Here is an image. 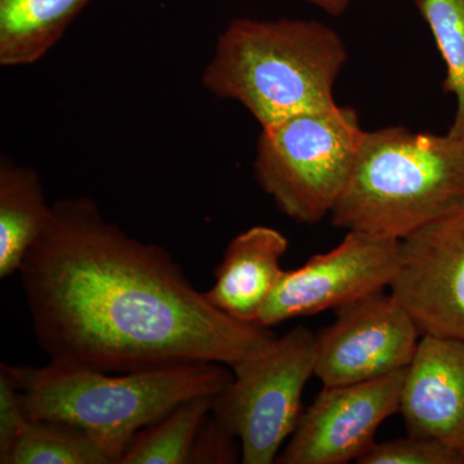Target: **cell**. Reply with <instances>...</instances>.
I'll use <instances>...</instances> for the list:
<instances>
[{
	"label": "cell",
	"mask_w": 464,
	"mask_h": 464,
	"mask_svg": "<svg viewBox=\"0 0 464 464\" xmlns=\"http://www.w3.org/2000/svg\"><path fill=\"white\" fill-rule=\"evenodd\" d=\"M20 274L34 334L58 364L108 373L232 368L277 338L212 306L167 249L130 237L90 198L52 204Z\"/></svg>",
	"instance_id": "1"
},
{
	"label": "cell",
	"mask_w": 464,
	"mask_h": 464,
	"mask_svg": "<svg viewBox=\"0 0 464 464\" xmlns=\"http://www.w3.org/2000/svg\"><path fill=\"white\" fill-rule=\"evenodd\" d=\"M346 61L341 36L319 21L237 18L219 35L201 82L265 128L337 105L333 88Z\"/></svg>",
	"instance_id": "2"
},
{
	"label": "cell",
	"mask_w": 464,
	"mask_h": 464,
	"mask_svg": "<svg viewBox=\"0 0 464 464\" xmlns=\"http://www.w3.org/2000/svg\"><path fill=\"white\" fill-rule=\"evenodd\" d=\"M464 201V139L390 127L366 133L333 225L402 240Z\"/></svg>",
	"instance_id": "3"
},
{
	"label": "cell",
	"mask_w": 464,
	"mask_h": 464,
	"mask_svg": "<svg viewBox=\"0 0 464 464\" xmlns=\"http://www.w3.org/2000/svg\"><path fill=\"white\" fill-rule=\"evenodd\" d=\"M5 366L20 391L29 420H63L130 440L182 402L216 396L234 377L218 362L119 374L53 362Z\"/></svg>",
	"instance_id": "4"
},
{
	"label": "cell",
	"mask_w": 464,
	"mask_h": 464,
	"mask_svg": "<svg viewBox=\"0 0 464 464\" xmlns=\"http://www.w3.org/2000/svg\"><path fill=\"white\" fill-rule=\"evenodd\" d=\"M365 134L355 110L338 105L262 128L257 181L284 215L317 224L340 199Z\"/></svg>",
	"instance_id": "5"
},
{
	"label": "cell",
	"mask_w": 464,
	"mask_h": 464,
	"mask_svg": "<svg viewBox=\"0 0 464 464\" xmlns=\"http://www.w3.org/2000/svg\"><path fill=\"white\" fill-rule=\"evenodd\" d=\"M212 415L239 440L244 464L276 463L302 414V393L315 371V334L297 326L258 355L232 366Z\"/></svg>",
	"instance_id": "6"
},
{
	"label": "cell",
	"mask_w": 464,
	"mask_h": 464,
	"mask_svg": "<svg viewBox=\"0 0 464 464\" xmlns=\"http://www.w3.org/2000/svg\"><path fill=\"white\" fill-rule=\"evenodd\" d=\"M401 240L348 231L340 246L284 271L257 319L279 325L302 316L335 310L392 285L399 271Z\"/></svg>",
	"instance_id": "7"
},
{
	"label": "cell",
	"mask_w": 464,
	"mask_h": 464,
	"mask_svg": "<svg viewBox=\"0 0 464 464\" xmlns=\"http://www.w3.org/2000/svg\"><path fill=\"white\" fill-rule=\"evenodd\" d=\"M315 334V371L323 386L362 383L408 369L422 333L392 293H374L335 308Z\"/></svg>",
	"instance_id": "8"
},
{
	"label": "cell",
	"mask_w": 464,
	"mask_h": 464,
	"mask_svg": "<svg viewBox=\"0 0 464 464\" xmlns=\"http://www.w3.org/2000/svg\"><path fill=\"white\" fill-rule=\"evenodd\" d=\"M390 289L422 335L464 340V201L401 240Z\"/></svg>",
	"instance_id": "9"
},
{
	"label": "cell",
	"mask_w": 464,
	"mask_h": 464,
	"mask_svg": "<svg viewBox=\"0 0 464 464\" xmlns=\"http://www.w3.org/2000/svg\"><path fill=\"white\" fill-rule=\"evenodd\" d=\"M406 369L362 383L324 386L299 418L276 463L346 464L373 447L381 424L400 413Z\"/></svg>",
	"instance_id": "10"
},
{
	"label": "cell",
	"mask_w": 464,
	"mask_h": 464,
	"mask_svg": "<svg viewBox=\"0 0 464 464\" xmlns=\"http://www.w3.org/2000/svg\"><path fill=\"white\" fill-rule=\"evenodd\" d=\"M400 413L406 432L439 440L464 458V340L422 335L406 369Z\"/></svg>",
	"instance_id": "11"
},
{
	"label": "cell",
	"mask_w": 464,
	"mask_h": 464,
	"mask_svg": "<svg viewBox=\"0 0 464 464\" xmlns=\"http://www.w3.org/2000/svg\"><path fill=\"white\" fill-rule=\"evenodd\" d=\"M288 246L285 235L276 228L255 226L241 232L228 244L215 270V285L204 297L234 319L257 323L262 307L283 276L280 261Z\"/></svg>",
	"instance_id": "12"
},
{
	"label": "cell",
	"mask_w": 464,
	"mask_h": 464,
	"mask_svg": "<svg viewBox=\"0 0 464 464\" xmlns=\"http://www.w3.org/2000/svg\"><path fill=\"white\" fill-rule=\"evenodd\" d=\"M41 179L35 169L7 158L0 164V277L20 271L27 253L50 224Z\"/></svg>",
	"instance_id": "13"
},
{
	"label": "cell",
	"mask_w": 464,
	"mask_h": 464,
	"mask_svg": "<svg viewBox=\"0 0 464 464\" xmlns=\"http://www.w3.org/2000/svg\"><path fill=\"white\" fill-rule=\"evenodd\" d=\"M92 0H0V65H32Z\"/></svg>",
	"instance_id": "14"
},
{
	"label": "cell",
	"mask_w": 464,
	"mask_h": 464,
	"mask_svg": "<svg viewBox=\"0 0 464 464\" xmlns=\"http://www.w3.org/2000/svg\"><path fill=\"white\" fill-rule=\"evenodd\" d=\"M130 442L63 420H30L8 464H121Z\"/></svg>",
	"instance_id": "15"
},
{
	"label": "cell",
	"mask_w": 464,
	"mask_h": 464,
	"mask_svg": "<svg viewBox=\"0 0 464 464\" xmlns=\"http://www.w3.org/2000/svg\"><path fill=\"white\" fill-rule=\"evenodd\" d=\"M215 396H198L134 436L121 464H188L200 427L212 411Z\"/></svg>",
	"instance_id": "16"
},
{
	"label": "cell",
	"mask_w": 464,
	"mask_h": 464,
	"mask_svg": "<svg viewBox=\"0 0 464 464\" xmlns=\"http://www.w3.org/2000/svg\"><path fill=\"white\" fill-rule=\"evenodd\" d=\"M447 63L445 91L457 97V112L449 133L464 139V0H417Z\"/></svg>",
	"instance_id": "17"
},
{
	"label": "cell",
	"mask_w": 464,
	"mask_h": 464,
	"mask_svg": "<svg viewBox=\"0 0 464 464\" xmlns=\"http://www.w3.org/2000/svg\"><path fill=\"white\" fill-rule=\"evenodd\" d=\"M359 464H464L463 454L439 440L411 435L374 442Z\"/></svg>",
	"instance_id": "18"
},
{
	"label": "cell",
	"mask_w": 464,
	"mask_h": 464,
	"mask_svg": "<svg viewBox=\"0 0 464 464\" xmlns=\"http://www.w3.org/2000/svg\"><path fill=\"white\" fill-rule=\"evenodd\" d=\"M241 460L239 440L212 415H208L192 445L188 464H232Z\"/></svg>",
	"instance_id": "19"
},
{
	"label": "cell",
	"mask_w": 464,
	"mask_h": 464,
	"mask_svg": "<svg viewBox=\"0 0 464 464\" xmlns=\"http://www.w3.org/2000/svg\"><path fill=\"white\" fill-rule=\"evenodd\" d=\"M29 418L21 401L20 391L5 364L0 366V463L8 464Z\"/></svg>",
	"instance_id": "20"
},
{
	"label": "cell",
	"mask_w": 464,
	"mask_h": 464,
	"mask_svg": "<svg viewBox=\"0 0 464 464\" xmlns=\"http://www.w3.org/2000/svg\"><path fill=\"white\" fill-rule=\"evenodd\" d=\"M301 2L310 3V5L323 9L331 16L338 17L343 14L350 7L351 3L355 2V0H301Z\"/></svg>",
	"instance_id": "21"
}]
</instances>
